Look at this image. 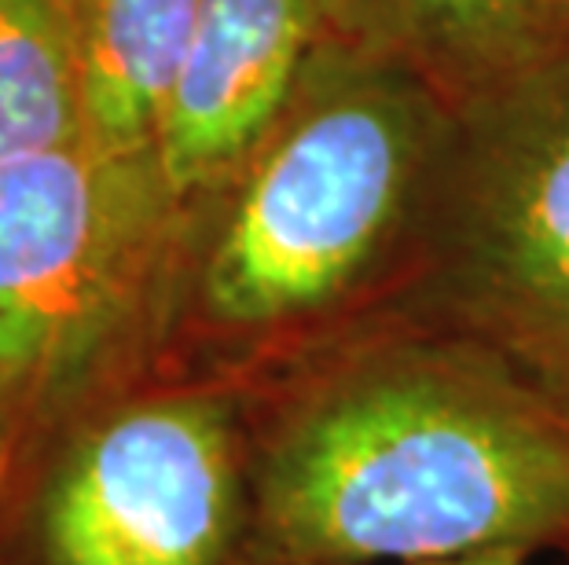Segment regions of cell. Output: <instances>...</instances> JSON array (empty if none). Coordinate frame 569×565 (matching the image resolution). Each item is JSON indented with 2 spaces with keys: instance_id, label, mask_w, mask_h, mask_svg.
I'll return each instance as SVG.
<instances>
[{
  "instance_id": "1",
  "label": "cell",
  "mask_w": 569,
  "mask_h": 565,
  "mask_svg": "<svg viewBox=\"0 0 569 565\" xmlns=\"http://www.w3.org/2000/svg\"><path fill=\"white\" fill-rule=\"evenodd\" d=\"M569 544V415L503 367L405 353L295 396L250 463V565Z\"/></svg>"
},
{
  "instance_id": "2",
  "label": "cell",
  "mask_w": 569,
  "mask_h": 565,
  "mask_svg": "<svg viewBox=\"0 0 569 565\" xmlns=\"http://www.w3.org/2000/svg\"><path fill=\"white\" fill-rule=\"evenodd\" d=\"M173 202L154 148L78 140L0 165V404L89 375L148 291Z\"/></svg>"
},
{
  "instance_id": "3",
  "label": "cell",
  "mask_w": 569,
  "mask_h": 565,
  "mask_svg": "<svg viewBox=\"0 0 569 565\" xmlns=\"http://www.w3.org/2000/svg\"><path fill=\"white\" fill-rule=\"evenodd\" d=\"M401 122L375 103H338L301 122L228 218L202 302L228 327H276L331 305L365 272L405 191Z\"/></svg>"
},
{
  "instance_id": "4",
  "label": "cell",
  "mask_w": 569,
  "mask_h": 565,
  "mask_svg": "<svg viewBox=\"0 0 569 565\" xmlns=\"http://www.w3.org/2000/svg\"><path fill=\"white\" fill-rule=\"evenodd\" d=\"M243 528L232 404L166 393L81 430L44 488L38 544L44 565H224Z\"/></svg>"
},
{
  "instance_id": "5",
  "label": "cell",
  "mask_w": 569,
  "mask_h": 565,
  "mask_svg": "<svg viewBox=\"0 0 569 565\" xmlns=\"http://www.w3.org/2000/svg\"><path fill=\"white\" fill-rule=\"evenodd\" d=\"M312 0H199L196 33L154 151L177 199L232 170L283 103Z\"/></svg>"
},
{
  "instance_id": "6",
  "label": "cell",
  "mask_w": 569,
  "mask_h": 565,
  "mask_svg": "<svg viewBox=\"0 0 569 565\" xmlns=\"http://www.w3.org/2000/svg\"><path fill=\"white\" fill-rule=\"evenodd\" d=\"M475 280L529 382L569 415V132L507 176L478 213Z\"/></svg>"
},
{
  "instance_id": "7",
  "label": "cell",
  "mask_w": 569,
  "mask_h": 565,
  "mask_svg": "<svg viewBox=\"0 0 569 565\" xmlns=\"http://www.w3.org/2000/svg\"><path fill=\"white\" fill-rule=\"evenodd\" d=\"M199 0H96L81 30L84 140L148 151L184 70Z\"/></svg>"
},
{
  "instance_id": "8",
  "label": "cell",
  "mask_w": 569,
  "mask_h": 565,
  "mask_svg": "<svg viewBox=\"0 0 569 565\" xmlns=\"http://www.w3.org/2000/svg\"><path fill=\"white\" fill-rule=\"evenodd\" d=\"M78 140L81 33L59 0H0V165Z\"/></svg>"
},
{
  "instance_id": "9",
  "label": "cell",
  "mask_w": 569,
  "mask_h": 565,
  "mask_svg": "<svg viewBox=\"0 0 569 565\" xmlns=\"http://www.w3.org/2000/svg\"><path fill=\"white\" fill-rule=\"evenodd\" d=\"M416 4L438 19L459 22V27H478V22L503 16L511 0H416Z\"/></svg>"
},
{
  "instance_id": "10",
  "label": "cell",
  "mask_w": 569,
  "mask_h": 565,
  "mask_svg": "<svg viewBox=\"0 0 569 565\" xmlns=\"http://www.w3.org/2000/svg\"><path fill=\"white\" fill-rule=\"evenodd\" d=\"M532 555L529 547H489L475 551V555H456V558H438V562H411V565H526Z\"/></svg>"
}]
</instances>
